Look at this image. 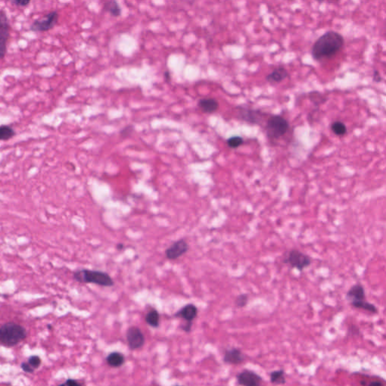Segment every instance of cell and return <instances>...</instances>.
Here are the masks:
<instances>
[{
    "instance_id": "cell-9",
    "label": "cell",
    "mask_w": 386,
    "mask_h": 386,
    "mask_svg": "<svg viewBox=\"0 0 386 386\" xmlns=\"http://www.w3.org/2000/svg\"><path fill=\"white\" fill-rule=\"evenodd\" d=\"M126 339L131 350L141 349L145 343V336L142 330L138 327H129L126 332Z\"/></svg>"
},
{
    "instance_id": "cell-23",
    "label": "cell",
    "mask_w": 386,
    "mask_h": 386,
    "mask_svg": "<svg viewBox=\"0 0 386 386\" xmlns=\"http://www.w3.org/2000/svg\"><path fill=\"white\" fill-rule=\"evenodd\" d=\"M331 129L333 133L338 136H343L347 132V128H346V125L339 121L332 124Z\"/></svg>"
},
{
    "instance_id": "cell-33",
    "label": "cell",
    "mask_w": 386,
    "mask_h": 386,
    "mask_svg": "<svg viewBox=\"0 0 386 386\" xmlns=\"http://www.w3.org/2000/svg\"><path fill=\"white\" fill-rule=\"evenodd\" d=\"M368 386H385L380 381H373L371 383H369Z\"/></svg>"
},
{
    "instance_id": "cell-8",
    "label": "cell",
    "mask_w": 386,
    "mask_h": 386,
    "mask_svg": "<svg viewBox=\"0 0 386 386\" xmlns=\"http://www.w3.org/2000/svg\"><path fill=\"white\" fill-rule=\"evenodd\" d=\"M237 383L240 386H261L263 379L251 370L244 369L236 375Z\"/></svg>"
},
{
    "instance_id": "cell-24",
    "label": "cell",
    "mask_w": 386,
    "mask_h": 386,
    "mask_svg": "<svg viewBox=\"0 0 386 386\" xmlns=\"http://www.w3.org/2000/svg\"><path fill=\"white\" fill-rule=\"evenodd\" d=\"M227 145L230 148L236 149L241 147L244 144V140L240 136H233L229 138L227 141Z\"/></svg>"
},
{
    "instance_id": "cell-11",
    "label": "cell",
    "mask_w": 386,
    "mask_h": 386,
    "mask_svg": "<svg viewBox=\"0 0 386 386\" xmlns=\"http://www.w3.org/2000/svg\"><path fill=\"white\" fill-rule=\"evenodd\" d=\"M238 118L241 120L253 125H260L265 116V113H262L260 110H250V109L243 108L241 106L238 107Z\"/></svg>"
},
{
    "instance_id": "cell-17",
    "label": "cell",
    "mask_w": 386,
    "mask_h": 386,
    "mask_svg": "<svg viewBox=\"0 0 386 386\" xmlns=\"http://www.w3.org/2000/svg\"><path fill=\"white\" fill-rule=\"evenodd\" d=\"M106 363L109 366L113 368H120L125 364V358L120 352H113L106 357Z\"/></svg>"
},
{
    "instance_id": "cell-35",
    "label": "cell",
    "mask_w": 386,
    "mask_h": 386,
    "mask_svg": "<svg viewBox=\"0 0 386 386\" xmlns=\"http://www.w3.org/2000/svg\"><path fill=\"white\" fill-rule=\"evenodd\" d=\"M117 248L119 249V250H122V249L124 248V245L122 244H119L117 245Z\"/></svg>"
},
{
    "instance_id": "cell-5",
    "label": "cell",
    "mask_w": 386,
    "mask_h": 386,
    "mask_svg": "<svg viewBox=\"0 0 386 386\" xmlns=\"http://www.w3.org/2000/svg\"><path fill=\"white\" fill-rule=\"evenodd\" d=\"M284 263L289 265L291 268L302 272L311 264V259L308 255L305 254L299 250L293 249L285 255Z\"/></svg>"
},
{
    "instance_id": "cell-37",
    "label": "cell",
    "mask_w": 386,
    "mask_h": 386,
    "mask_svg": "<svg viewBox=\"0 0 386 386\" xmlns=\"http://www.w3.org/2000/svg\"></svg>"
},
{
    "instance_id": "cell-12",
    "label": "cell",
    "mask_w": 386,
    "mask_h": 386,
    "mask_svg": "<svg viewBox=\"0 0 386 386\" xmlns=\"http://www.w3.org/2000/svg\"><path fill=\"white\" fill-rule=\"evenodd\" d=\"M246 360V355L238 348L233 347L226 349L224 355V362L230 365H239Z\"/></svg>"
},
{
    "instance_id": "cell-10",
    "label": "cell",
    "mask_w": 386,
    "mask_h": 386,
    "mask_svg": "<svg viewBox=\"0 0 386 386\" xmlns=\"http://www.w3.org/2000/svg\"><path fill=\"white\" fill-rule=\"evenodd\" d=\"M189 247L186 240L180 239L173 243L168 248L166 249L165 256L167 260H175L184 255L189 250Z\"/></svg>"
},
{
    "instance_id": "cell-19",
    "label": "cell",
    "mask_w": 386,
    "mask_h": 386,
    "mask_svg": "<svg viewBox=\"0 0 386 386\" xmlns=\"http://www.w3.org/2000/svg\"><path fill=\"white\" fill-rule=\"evenodd\" d=\"M146 322L150 327L158 328L160 325V314L155 309L150 310L145 317Z\"/></svg>"
},
{
    "instance_id": "cell-31",
    "label": "cell",
    "mask_w": 386,
    "mask_h": 386,
    "mask_svg": "<svg viewBox=\"0 0 386 386\" xmlns=\"http://www.w3.org/2000/svg\"><path fill=\"white\" fill-rule=\"evenodd\" d=\"M59 386H82L78 381L77 380H73V379H69L67 380L65 383L63 384L59 385Z\"/></svg>"
},
{
    "instance_id": "cell-21",
    "label": "cell",
    "mask_w": 386,
    "mask_h": 386,
    "mask_svg": "<svg viewBox=\"0 0 386 386\" xmlns=\"http://www.w3.org/2000/svg\"><path fill=\"white\" fill-rule=\"evenodd\" d=\"M15 135L14 128L9 125H0V141H6Z\"/></svg>"
},
{
    "instance_id": "cell-6",
    "label": "cell",
    "mask_w": 386,
    "mask_h": 386,
    "mask_svg": "<svg viewBox=\"0 0 386 386\" xmlns=\"http://www.w3.org/2000/svg\"><path fill=\"white\" fill-rule=\"evenodd\" d=\"M59 14L57 11H52L40 18L35 20L30 26V30L33 32H47L53 29L58 23Z\"/></svg>"
},
{
    "instance_id": "cell-28",
    "label": "cell",
    "mask_w": 386,
    "mask_h": 386,
    "mask_svg": "<svg viewBox=\"0 0 386 386\" xmlns=\"http://www.w3.org/2000/svg\"><path fill=\"white\" fill-rule=\"evenodd\" d=\"M134 130H135V128H134L133 126L128 125V126L125 127L121 131L120 135L122 136V138H128V137L132 135Z\"/></svg>"
},
{
    "instance_id": "cell-13",
    "label": "cell",
    "mask_w": 386,
    "mask_h": 386,
    "mask_svg": "<svg viewBox=\"0 0 386 386\" xmlns=\"http://www.w3.org/2000/svg\"><path fill=\"white\" fill-rule=\"evenodd\" d=\"M198 315V308L194 304H187L179 310L174 317H180L186 321V324H192V321Z\"/></svg>"
},
{
    "instance_id": "cell-26",
    "label": "cell",
    "mask_w": 386,
    "mask_h": 386,
    "mask_svg": "<svg viewBox=\"0 0 386 386\" xmlns=\"http://www.w3.org/2000/svg\"><path fill=\"white\" fill-rule=\"evenodd\" d=\"M309 98L316 106H319L320 103H323L325 101V99L317 91H313V92L310 93Z\"/></svg>"
},
{
    "instance_id": "cell-2",
    "label": "cell",
    "mask_w": 386,
    "mask_h": 386,
    "mask_svg": "<svg viewBox=\"0 0 386 386\" xmlns=\"http://www.w3.org/2000/svg\"><path fill=\"white\" fill-rule=\"evenodd\" d=\"M27 330L20 324L8 322L0 327V345L12 347L26 339Z\"/></svg>"
},
{
    "instance_id": "cell-14",
    "label": "cell",
    "mask_w": 386,
    "mask_h": 386,
    "mask_svg": "<svg viewBox=\"0 0 386 386\" xmlns=\"http://www.w3.org/2000/svg\"><path fill=\"white\" fill-rule=\"evenodd\" d=\"M346 298L350 304L366 300V294L364 286L361 284H355L352 288H349L346 293Z\"/></svg>"
},
{
    "instance_id": "cell-15",
    "label": "cell",
    "mask_w": 386,
    "mask_h": 386,
    "mask_svg": "<svg viewBox=\"0 0 386 386\" xmlns=\"http://www.w3.org/2000/svg\"><path fill=\"white\" fill-rule=\"evenodd\" d=\"M200 110L205 113H213L219 108V103L214 98H204L198 103Z\"/></svg>"
},
{
    "instance_id": "cell-18",
    "label": "cell",
    "mask_w": 386,
    "mask_h": 386,
    "mask_svg": "<svg viewBox=\"0 0 386 386\" xmlns=\"http://www.w3.org/2000/svg\"><path fill=\"white\" fill-rule=\"evenodd\" d=\"M269 380L275 386H284L286 384V376L284 370H277L269 374Z\"/></svg>"
},
{
    "instance_id": "cell-16",
    "label": "cell",
    "mask_w": 386,
    "mask_h": 386,
    "mask_svg": "<svg viewBox=\"0 0 386 386\" xmlns=\"http://www.w3.org/2000/svg\"><path fill=\"white\" fill-rule=\"evenodd\" d=\"M288 77V73L284 68H278L274 70L269 75L266 77V79L271 84L279 83Z\"/></svg>"
},
{
    "instance_id": "cell-25",
    "label": "cell",
    "mask_w": 386,
    "mask_h": 386,
    "mask_svg": "<svg viewBox=\"0 0 386 386\" xmlns=\"http://www.w3.org/2000/svg\"><path fill=\"white\" fill-rule=\"evenodd\" d=\"M247 303H248V296L246 294H240L234 301V304L237 308H244L247 305Z\"/></svg>"
},
{
    "instance_id": "cell-36",
    "label": "cell",
    "mask_w": 386,
    "mask_h": 386,
    "mask_svg": "<svg viewBox=\"0 0 386 386\" xmlns=\"http://www.w3.org/2000/svg\"><path fill=\"white\" fill-rule=\"evenodd\" d=\"M48 328L50 329L51 330V329H52V325H48Z\"/></svg>"
},
{
    "instance_id": "cell-34",
    "label": "cell",
    "mask_w": 386,
    "mask_h": 386,
    "mask_svg": "<svg viewBox=\"0 0 386 386\" xmlns=\"http://www.w3.org/2000/svg\"><path fill=\"white\" fill-rule=\"evenodd\" d=\"M164 79L167 81H169L170 80V74H169L168 71L164 72Z\"/></svg>"
},
{
    "instance_id": "cell-3",
    "label": "cell",
    "mask_w": 386,
    "mask_h": 386,
    "mask_svg": "<svg viewBox=\"0 0 386 386\" xmlns=\"http://www.w3.org/2000/svg\"><path fill=\"white\" fill-rule=\"evenodd\" d=\"M74 278L79 283L94 284L108 288L114 285V281L110 275L101 271L80 269L74 272Z\"/></svg>"
},
{
    "instance_id": "cell-4",
    "label": "cell",
    "mask_w": 386,
    "mask_h": 386,
    "mask_svg": "<svg viewBox=\"0 0 386 386\" xmlns=\"http://www.w3.org/2000/svg\"><path fill=\"white\" fill-rule=\"evenodd\" d=\"M289 129L288 121L281 116H271L266 122V135L269 139H278Z\"/></svg>"
},
{
    "instance_id": "cell-1",
    "label": "cell",
    "mask_w": 386,
    "mask_h": 386,
    "mask_svg": "<svg viewBox=\"0 0 386 386\" xmlns=\"http://www.w3.org/2000/svg\"><path fill=\"white\" fill-rule=\"evenodd\" d=\"M343 45V36L337 32L330 30L314 42L311 49V56L315 61L331 58L340 51Z\"/></svg>"
},
{
    "instance_id": "cell-29",
    "label": "cell",
    "mask_w": 386,
    "mask_h": 386,
    "mask_svg": "<svg viewBox=\"0 0 386 386\" xmlns=\"http://www.w3.org/2000/svg\"><path fill=\"white\" fill-rule=\"evenodd\" d=\"M20 368H21L23 371H24L25 373H28V374H33L35 371L28 363L23 362L21 365H20Z\"/></svg>"
},
{
    "instance_id": "cell-7",
    "label": "cell",
    "mask_w": 386,
    "mask_h": 386,
    "mask_svg": "<svg viewBox=\"0 0 386 386\" xmlns=\"http://www.w3.org/2000/svg\"><path fill=\"white\" fill-rule=\"evenodd\" d=\"M10 24L8 16L0 9V60L3 59L7 53V45L10 37Z\"/></svg>"
},
{
    "instance_id": "cell-27",
    "label": "cell",
    "mask_w": 386,
    "mask_h": 386,
    "mask_svg": "<svg viewBox=\"0 0 386 386\" xmlns=\"http://www.w3.org/2000/svg\"><path fill=\"white\" fill-rule=\"evenodd\" d=\"M30 366L33 368V369H38L42 364V361H41L40 358L36 355H33L29 358L28 361H27Z\"/></svg>"
},
{
    "instance_id": "cell-20",
    "label": "cell",
    "mask_w": 386,
    "mask_h": 386,
    "mask_svg": "<svg viewBox=\"0 0 386 386\" xmlns=\"http://www.w3.org/2000/svg\"><path fill=\"white\" fill-rule=\"evenodd\" d=\"M350 305L354 307V308L369 311V312L372 313V314H377L379 311L378 309L374 304L368 302L367 300H363V301H360V302L352 303Z\"/></svg>"
},
{
    "instance_id": "cell-30",
    "label": "cell",
    "mask_w": 386,
    "mask_h": 386,
    "mask_svg": "<svg viewBox=\"0 0 386 386\" xmlns=\"http://www.w3.org/2000/svg\"><path fill=\"white\" fill-rule=\"evenodd\" d=\"M11 3L17 6L25 7L30 3V0H13L11 1Z\"/></svg>"
},
{
    "instance_id": "cell-32",
    "label": "cell",
    "mask_w": 386,
    "mask_h": 386,
    "mask_svg": "<svg viewBox=\"0 0 386 386\" xmlns=\"http://www.w3.org/2000/svg\"><path fill=\"white\" fill-rule=\"evenodd\" d=\"M373 80H374L375 82L377 83L380 82V81H382V80H383V78H382L381 76H380V73H379L378 71H374Z\"/></svg>"
},
{
    "instance_id": "cell-22",
    "label": "cell",
    "mask_w": 386,
    "mask_h": 386,
    "mask_svg": "<svg viewBox=\"0 0 386 386\" xmlns=\"http://www.w3.org/2000/svg\"><path fill=\"white\" fill-rule=\"evenodd\" d=\"M104 9L110 12L113 17H119L122 14V9L116 1H109L104 5Z\"/></svg>"
}]
</instances>
